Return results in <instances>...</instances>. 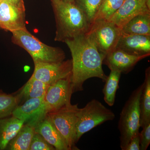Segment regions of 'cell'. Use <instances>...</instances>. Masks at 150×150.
<instances>
[{
  "mask_svg": "<svg viewBox=\"0 0 150 150\" xmlns=\"http://www.w3.org/2000/svg\"><path fill=\"white\" fill-rule=\"evenodd\" d=\"M64 43L71 54L73 93L82 91L84 83L90 78H99L105 82L107 76L102 68L105 56L100 53L88 35H78Z\"/></svg>",
  "mask_w": 150,
  "mask_h": 150,
  "instance_id": "6da1fadb",
  "label": "cell"
},
{
  "mask_svg": "<svg viewBox=\"0 0 150 150\" xmlns=\"http://www.w3.org/2000/svg\"><path fill=\"white\" fill-rule=\"evenodd\" d=\"M56 22L55 41L64 42L88 31L91 23L74 2L52 3Z\"/></svg>",
  "mask_w": 150,
  "mask_h": 150,
  "instance_id": "7a4b0ae2",
  "label": "cell"
},
{
  "mask_svg": "<svg viewBox=\"0 0 150 150\" xmlns=\"http://www.w3.org/2000/svg\"><path fill=\"white\" fill-rule=\"evenodd\" d=\"M12 33V41L27 51L34 63H57L65 60L66 54L61 48L42 43L26 28L13 31Z\"/></svg>",
  "mask_w": 150,
  "mask_h": 150,
  "instance_id": "3957f363",
  "label": "cell"
},
{
  "mask_svg": "<svg viewBox=\"0 0 150 150\" xmlns=\"http://www.w3.org/2000/svg\"><path fill=\"white\" fill-rule=\"evenodd\" d=\"M143 87L142 83L132 92L120 113L118 129L122 150H125L133 136L140 133V99Z\"/></svg>",
  "mask_w": 150,
  "mask_h": 150,
  "instance_id": "277c9868",
  "label": "cell"
},
{
  "mask_svg": "<svg viewBox=\"0 0 150 150\" xmlns=\"http://www.w3.org/2000/svg\"><path fill=\"white\" fill-rule=\"evenodd\" d=\"M115 118L114 112L100 101L93 99L84 107L79 108L76 128V144L84 134L107 121Z\"/></svg>",
  "mask_w": 150,
  "mask_h": 150,
  "instance_id": "5b68a950",
  "label": "cell"
},
{
  "mask_svg": "<svg viewBox=\"0 0 150 150\" xmlns=\"http://www.w3.org/2000/svg\"><path fill=\"white\" fill-rule=\"evenodd\" d=\"M122 33L121 28L112 22L95 20L86 34L98 51L105 56L115 50Z\"/></svg>",
  "mask_w": 150,
  "mask_h": 150,
  "instance_id": "8992f818",
  "label": "cell"
},
{
  "mask_svg": "<svg viewBox=\"0 0 150 150\" xmlns=\"http://www.w3.org/2000/svg\"><path fill=\"white\" fill-rule=\"evenodd\" d=\"M78 104L67 105L47 113L67 143L70 150H78L75 142L76 128L79 110Z\"/></svg>",
  "mask_w": 150,
  "mask_h": 150,
  "instance_id": "52a82bcc",
  "label": "cell"
},
{
  "mask_svg": "<svg viewBox=\"0 0 150 150\" xmlns=\"http://www.w3.org/2000/svg\"><path fill=\"white\" fill-rule=\"evenodd\" d=\"M73 93L71 76L49 86L44 98L47 113L71 104Z\"/></svg>",
  "mask_w": 150,
  "mask_h": 150,
  "instance_id": "ba28073f",
  "label": "cell"
},
{
  "mask_svg": "<svg viewBox=\"0 0 150 150\" xmlns=\"http://www.w3.org/2000/svg\"><path fill=\"white\" fill-rule=\"evenodd\" d=\"M33 77L51 85L59 80L71 76L72 60L57 63H35Z\"/></svg>",
  "mask_w": 150,
  "mask_h": 150,
  "instance_id": "9c48e42d",
  "label": "cell"
},
{
  "mask_svg": "<svg viewBox=\"0 0 150 150\" xmlns=\"http://www.w3.org/2000/svg\"><path fill=\"white\" fill-rule=\"evenodd\" d=\"M44 97L30 98L17 106L12 115L19 120L35 127L47 115Z\"/></svg>",
  "mask_w": 150,
  "mask_h": 150,
  "instance_id": "30bf717a",
  "label": "cell"
},
{
  "mask_svg": "<svg viewBox=\"0 0 150 150\" xmlns=\"http://www.w3.org/2000/svg\"><path fill=\"white\" fill-rule=\"evenodd\" d=\"M0 28L11 32L26 29L25 11L6 0L0 1Z\"/></svg>",
  "mask_w": 150,
  "mask_h": 150,
  "instance_id": "8fae6325",
  "label": "cell"
},
{
  "mask_svg": "<svg viewBox=\"0 0 150 150\" xmlns=\"http://www.w3.org/2000/svg\"><path fill=\"white\" fill-rule=\"evenodd\" d=\"M150 13V0H124L120 8L108 21L121 28L135 16Z\"/></svg>",
  "mask_w": 150,
  "mask_h": 150,
  "instance_id": "7c38bea8",
  "label": "cell"
},
{
  "mask_svg": "<svg viewBox=\"0 0 150 150\" xmlns=\"http://www.w3.org/2000/svg\"><path fill=\"white\" fill-rule=\"evenodd\" d=\"M115 48L134 56L148 57L150 55V35H131L122 32Z\"/></svg>",
  "mask_w": 150,
  "mask_h": 150,
  "instance_id": "4fadbf2b",
  "label": "cell"
},
{
  "mask_svg": "<svg viewBox=\"0 0 150 150\" xmlns=\"http://www.w3.org/2000/svg\"><path fill=\"white\" fill-rule=\"evenodd\" d=\"M146 57L147 56L131 55L115 48L105 56L103 64L106 65L110 70H116L121 74H127L133 69L138 62Z\"/></svg>",
  "mask_w": 150,
  "mask_h": 150,
  "instance_id": "5bb4252c",
  "label": "cell"
},
{
  "mask_svg": "<svg viewBox=\"0 0 150 150\" xmlns=\"http://www.w3.org/2000/svg\"><path fill=\"white\" fill-rule=\"evenodd\" d=\"M34 130L53 146L56 150H70L64 139L47 115L37 123Z\"/></svg>",
  "mask_w": 150,
  "mask_h": 150,
  "instance_id": "9a60e30c",
  "label": "cell"
},
{
  "mask_svg": "<svg viewBox=\"0 0 150 150\" xmlns=\"http://www.w3.org/2000/svg\"><path fill=\"white\" fill-rule=\"evenodd\" d=\"M24 124L23 121L12 115L0 119V150H5L9 142Z\"/></svg>",
  "mask_w": 150,
  "mask_h": 150,
  "instance_id": "2e32d148",
  "label": "cell"
},
{
  "mask_svg": "<svg viewBox=\"0 0 150 150\" xmlns=\"http://www.w3.org/2000/svg\"><path fill=\"white\" fill-rule=\"evenodd\" d=\"M49 85L31 76L27 83L16 94L19 104L27 100L44 97Z\"/></svg>",
  "mask_w": 150,
  "mask_h": 150,
  "instance_id": "e0dca14e",
  "label": "cell"
},
{
  "mask_svg": "<svg viewBox=\"0 0 150 150\" xmlns=\"http://www.w3.org/2000/svg\"><path fill=\"white\" fill-rule=\"evenodd\" d=\"M140 99V127L150 124V68L145 71V78Z\"/></svg>",
  "mask_w": 150,
  "mask_h": 150,
  "instance_id": "ac0fdd59",
  "label": "cell"
},
{
  "mask_svg": "<svg viewBox=\"0 0 150 150\" xmlns=\"http://www.w3.org/2000/svg\"><path fill=\"white\" fill-rule=\"evenodd\" d=\"M121 30L126 34L150 35V13L133 18L121 28Z\"/></svg>",
  "mask_w": 150,
  "mask_h": 150,
  "instance_id": "d6986e66",
  "label": "cell"
},
{
  "mask_svg": "<svg viewBox=\"0 0 150 150\" xmlns=\"http://www.w3.org/2000/svg\"><path fill=\"white\" fill-rule=\"evenodd\" d=\"M34 127L24 124L8 144L5 150H29L31 140L35 133Z\"/></svg>",
  "mask_w": 150,
  "mask_h": 150,
  "instance_id": "ffe728a7",
  "label": "cell"
},
{
  "mask_svg": "<svg viewBox=\"0 0 150 150\" xmlns=\"http://www.w3.org/2000/svg\"><path fill=\"white\" fill-rule=\"evenodd\" d=\"M121 73L116 70H110L103 89L104 100L109 106H113L115 103L116 91L119 88V83Z\"/></svg>",
  "mask_w": 150,
  "mask_h": 150,
  "instance_id": "44dd1931",
  "label": "cell"
},
{
  "mask_svg": "<svg viewBox=\"0 0 150 150\" xmlns=\"http://www.w3.org/2000/svg\"><path fill=\"white\" fill-rule=\"evenodd\" d=\"M19 104L16 94H7L0 91V119L11 116Z\"/></svg>",
  "mask_w": 150,
  "mask_h": 150,
  "instance_id": "7402d4cb",
  "label": "cell"
},
{
  "mask_svg": "<svg viewBox=\"0 0 150 150\" xmlns=\"http://www.w3.org/2000/svg\"><path fill=\"white\" fill-rule=\"evenodd\" d=\"M124 1V0H102L94 20H109L118 9L120 8Z\"/></svg>",
  "mask_w": 150,
  "mask_h": 150,
  "instance_id": "603a6c76",
  "label": "cell"
},
{
  "mask_svg": "<svg viewBox=\"0 0 150 150\" xmlns=\"http://www.w3.org/2000/svg\"><path fill=\"white\" fill-rule=\"evenodd\" d=\"M102 0H74L75 4L83 11L89 21L94 20Z\"/></svg>",
  "mask_w": 150,
  "mask_h": 150,
  "instance_id": "cb8c5ba5",
  "label": "cell"
},
{
  "mask_svg": "<svg viewBox=\"0 0 150 150\" xmlns=\"http://www.w3.org/2000/svg\"><path fill=\"white\" fill-rule=\"evenodd\" d=\"M29 150H56L38 133L35 132L30 145Z\"/></svg>",
  "mask_w": 150,
  "mask_h": 150,
  "instance_id": "d4e9b609",
  "label": "cell"
},
{
  "mask_svg": "<svg viewBox=\"0 0 150 150\" xmlns=\"http://www.w3.org/2000/svg\"><path fill=\"white\" fill-rule=\"evenodd\" d=\"M142 128L140 133V150H146L150 144V124Z\"/></svg>",
  "mask_w": 150,
  "mask_h": 150,
  "instance_id": "484cf974",
  "label": "cell"
},
{
  "mask_svg": "<svg viewBox=\"0 0 150 150\" xmlns=\"http://www.w3.org/2000/svg\"><path fill=\"white\" fill-rule=\"evenodd\" d=\"M140 133L134 135L131 138L124 150H140Z\"/></svg>",
  "mask_w": 150,
  "mask_h": 150,
  "instance_id": "4316f807",
  "label": "cell"
},
{
  "mask_svg": "<svg viewBox=\"0 0 150 150\" xmlns=\"http://www.w3.org/2000/svg\"><path fill=\"white\" fill-rule=\"evenodd\" d=\"M12 5L25 11L24 0H6Z\"/></svg>",
  "mask_w": 150,
  "mask_h": 150,
  "instance_id": "83f0119b",
  "label": "cell"
},
{
  "mask_svg": "<svg viewBox=\"0 0 150 150\" xmlns=\"http://www.w3.org/2000/svg\"><path fill=\"white\" fill-rule=\"evenodd\" d=\"M62 1L67 2H74V0H62Z\"/></svg>",
  "mask_w": 150,
  "mask_h": 150,
  "instance_id": "f1b7e54d",
  "label": "cell"
},
{
  "mask_svg": "<svg viewBox=\"0 0 150 150\" xmlns=\"http://www.w3.org/2000/svg\"><path fill=\"white\" fill-rule=\"evenodd\" d=\"M59 1H60V0H51L52 3L56 2Z\"/></svg>",
  "mask_w": 150,
  "mask_h": 150,
  "instance_id": "f546056e",
  "label": "cell"
},
{
  "mask_svg": "<svg viewBox=\"0 0 150 150\" xmlns=\"http://www.w3.org/2000/svg\"><path fill=\"white\" fill-rule=\"evenodd\" d=\"M2 0H0V1H1Z\"/></svg>",
  "mask_w": 150,
  "mask_h": 150,
  "instance_id": "4dcf8cb0",
  "label": "cell"
},
{
  "mask_svg": "<svg viewBox=\"0 0 150 150\" xmlns=\"http://www.w3.org/2000/svg\"><path fill=\"white\" fill-rule=\"evenodd\" d=\"M1 89H0V91H1Z\"/></svg>",
  "mask_w": 150,
  "mask_h": 150,
  "instance_id": "1f68e13d",
  "label": "cell"
}]
</instances>
